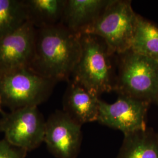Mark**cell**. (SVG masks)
<instances>
[{"label":"cell","instance_id":"obj_1","mask_svg":"<svg viewBox=\"0 0 158 158\" xmlns=\"http://www.w3.org/2000/svg\"><path fill=\"white\" fill-rule=\"evenodd\" d=\"M81 52L80 35L62 23L36 29L35 53L30 68L57 83L68 81Z\"/></svg>","mask_w":158,"mask_h":158},{"label":"cell","instance_id":"obj_2","mask_svg":"<svg viewBox=\"0 0 158 158\" xmlns=\"http://www.w3.org/2000/svg\"><path fill=\"white\" fill-rule=\"evenodd\" d=\"M81 52L70 80L99 97L114 91L117 76L118 55L103 40L80 34Z\"/></svg>","mask_w":158,"mask_h":158},{"label":"cell","instance_id":"obj_3","mask_svg":"<svg viewBox=\"0 0 158 158\" xmlns=\"http://www.w3.org/2000/svg\"><path fill=\"white\" fill-rule=\"evenodd\" d=\"M57 82L37 73L30 67L18 68L0 74L2 105L14 111L45 102Z\"/></svg>","mask_w":158,"mask_h":158},{"label":"cell","instance_id":"obj_4","mask_svg":"<svg viewBox=\"0 0 158 158\" xmlns=\"http://www.w3.org/2000/svg\"><path fill=\"white\" fill-rule=\"evenodd\" d=\"M158 86V63L130 49L118 55L114 91L118 96L154 102Z\"/></svg>","mask_w":158,"mask_h":158},{"label":"cell","instance_id":"obj_5","mask_svg":"<svg viewBox=\"0 0 158 158\" xmlns=\"http://www.w3.org/2000/svg\"><path fill=\"white\" fill-rule=\"evenodd\" d=\"M138 15L131 1L113 0L83 34L100 37L114 53L122 54L131 49Z\"/></svg>","mask_w":158,"mask_h":158},{"label":"cell","instance_id":"obj_6","mask_svg":"<svg viewBox=\"0 0 158 158\" xmlns=\"http://www.w3.org/2000/svg\"><path fill=\"white\" fill-rule=\"evenodd\" d=\"M1 115V132L14 146L28 152L44 142L46 120L38 107L21 108Z\"/></svg>","mask_w":158,"mask_h":158},{"label":"cell","instance_id":"obj_7","mask_svg":"<svg viewBox=\"0 0 158 158\" xmlns=\"http://www.w3.org/2000/svg\"><path fill=\"white\" fill-rule=\"evenodd\" d=\"M149 102L130 97L118 96L113 104L100 99L97 121L101 124L121 131L124 135L145 130Z\"/></svg>","mask_w":158,"mask_h":158},{"label":"cell","instance_id":"obj_8","mask_svg":"<svg viewBox=\"0 0 158 158\" xmlns=\"http://www.w3.org/2000/svg\"><path fill=\"white\" fill-rule=\"evenodd\" d=\"M82 140L81 125L63 110H56L46 120L44 142L56 158H77Z\"/></svg>","mask_w":158,"mask_h":158},{"label":"cell","instance_id":"obj_9","mask_svg":"<svg viewBox=\"0 0 158 158\" xmlns=\"http://www.w3.org/2000/svg\"><path fill=\"white\" fill-rule=\"evenodd\" d=\"M36 28L27 21L0 38V74L30 67L35 53Z\"/></svg>","mask_w":158,"mask_h":158},{"label":"cell","instance_id":"obj_10","mask_svg":"<svg viewBox=\"0 0 158 158\" xmlns=\"http://www.w3.org/2000/svg\"><path fill=\"white\" fill-rule=\"evenodd\" d=\"M63 98V111L81 125L97 121L99 114V97L72 80Z\"/></svg>","mask_w":158,"mask_h":158},{"label":"cell","instance_id":"obj_11","mask_svg":"<svg viewBox=\"0 0 158 158\" xmlns=\"http://www.w3.org/2000/svg\"><path fill=\"white\" fill-rule=\"evenodd\" d=\"M113 0H66L60 23L76 34H82L96 21Z\"/></svg>","mask_w":158,"mask_h":158},{"label":"cell","instance_id":"obj_12","mask_svg":"<svg viewBox=\"0 0 158 158\" xmlns=\"http://www.w3.org/2000/svg\"><path fill=\"white\" fill-rule=\"evenodd\" d=\"M27 21L36 29L60 23L66 0H23Z\"/></svg>","mask_w":158,"mask_h":158},{"label":"cell","instance_id":"obj_13","mask_svg":"<svg viewBox=\"0 0 158 158\" xmlns=\"http://www.w3.org/2000/svg\"><path fill=\"white\" fill-rule=\"evenodd\" d=\"M117 158H158V133L152 129L124 135Z\"/></svg>","mask_w":158,"mask_h":158},{"label":"cell","instance_id":"obj_14","mask_svg":"<svg viewBox=\"0 0 158 158\" xmlns=\"http://www.w3.org/2000/svg\"><path fill=\"white\" fill-rule=\"evenodd\" d=\"M131 49L158 63V25L138 15Z\"/></svg>","mask_w":158,"mask_h":158},{"label":"cell","instance_id":"obj_15","mask_svg":"<svg viewBox=\"0 0 158 158\" xmlns=\"http://www.w3.org/2000/svg\"><path fill=\"white\" fill-rule=\"evenodd\" d=\"M27 21L23 0H0V38Z\"/></svg>","mask_w":158,"mask_h":158},{"label":"cell","instance_id":"obj_16","mask_svg":"<svg viewBox=\"0 0 158 158\" xmlns=\"http://www.w3.org/2000/svg\"><path fill=\"white\" fill-rule=\"evenodd\" d=\"M28 152L14 146L6 139L0 140V158H25Z\"/></svg>","mask_w":158,"mask_h":158},{"label":"cell","instance_id":"obj_17","mask_svg":"<svg viewBox=\"0 0 158 158\" xmlns=\"http://www.w3.org/2000/svg\"><path fill=\"white\" fill-rule=\"evenodd\" d=\"M2 106H3L2 105V98H1V96L0 95V113L1 114H2L3 113H4L2 110Z\"/></svg>","mask_w":158,"mask_h":158},{"label":"cell","instance_id":"obj_18","mask_svg":"<svg viewBox=\"0 0 158 158\" xmlns=\"http://www.w3.org/2000/svg\"><path fill=\"white\" fill-rule=\"evenodd\" d=\"M154 102H155V103H156V104L158 106V89H157V93H156V95L155 98Z\"/></svg>","mask_w":158,"mask_h":158},{"label":"cell","instance_id":"obj_19","mask_svg":"<svg viewBox=\"0 0 158 158\" xmlns=\"http://www.w3.org/2000/svg\"><path fill=\"white\" fill-rule=\"evenodd\" d=\"M0 132H1V128H0Z\"/></svg>","mask_w":158,"mask_h":158}]
</instances>
